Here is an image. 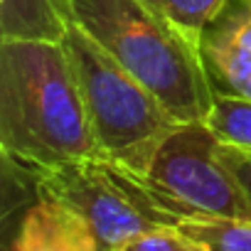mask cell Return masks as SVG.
Masks as SVG:
<instances>
[{
    "mask_svg": "<svg viewBox=\"0 0 251 251\" xmlns=\"http://www.w3.org/2000/svg\"><path fill=\"white\" fill-rule=\"evenodd\" d=\"M0 148L37 173L101 155L62 42L0 40Z\"/></svg>",
    "mask_w": 251,
    "mask_h": 251,
    "instance_id": "6da1fadb",
    "label": "cell"
},
{
    "mask_svg": "<svg viewBox=\"0 0 251 251\" xmlns=\"http://www.w3.org/2000/svg\"><path fill=\"white\" fill-rule=\"evenodd\" d=\"M69 18L148 86L177 123L207 121L214 91L200 47L143 0H67Z\"/></svg>",
    "mask_w": 251,
    "mask_h": 251,
    "instance_id": "7a4b0ae2",
    "label": "cell"
},
{
    "mask_svg": "<svg viewBox=\"0 0 251 251\" xmlns=\"http://www.w3.org/2000/svg\"><path fill=\"white\" fill-rule=\"evenodd\" d=\"M62 45L76 72L101 155L136 175H148L155 153L180 123L148 86L126 72L76 23L69 20Z\"/></svg>",
    "mask_w": 251,
    "mask_h": 251,
    "instance_id": "3957f363",
    "label": "cell"
},
{
    "mask_svg": "<svg viewBox=\"0 0 251 251\" xmlns=\"http://www.w3.org/2000/svg\"><path fill=\"white\" fill-rule=\"evenodd\" d=\"M37 195L54 197L79 212L103 251L158 226H177L143 175L103 155L37 173Z\"/></svg>",
    "mask_w": 251,
    "mask_h": 251,
    "instance_id": "277c9868",
    "label": "cell"
},
{
    "mask_svg": "<svg viewBox=\"0 0 251 251\" xmlns=\"http://www.w3.org/2000/svg\"><path fill=\"white\" fill-rule=\"evenodd\" d=\"M143 177L177 224L185 219H251V197L219 158V138L204 121L180 123Z\"/></svg>",
    "mask_w": 251,
    "mask_h": 251,
    "instance_id": "5b68a950",
    "label": "cell"
},
{
    "mask_svg": "<svg viewBox=\"0 0 251 251\" xmlns=\"http://www.w3.org/2000/svg\"><path fill=\"white\" fill-rule=\"evenodd\" d=\"M214 96L251 101V0H226L200 35Z\"/></svg>",
    "mask_w": 251,
    "mask_h": 251,
    "instance_id": "8992f818",
    "label": "cell"
},
{
    "mask_svg": "<svg viewBox=\"0 0 251 251\" xmlns=\"http://www.w3.org/2000/svg\"><path fill=\"white\" fill-rule=\"evenodd\" d=\"M10 251H103L91 224L69 204L37 195L23 214Z\"/></svg>",
    "mask_w": 251,
    "mask_h": 251,
    "instance_id": "52a82bcc",
    "label": "cell"
},
{
    "mask_svg": "<svg viewBox=\"0 0 251 251\" xmlns=\"http://www.w3.org/2000/svg\"><path fill=\"white\" fill-rule=\"evenodd\" d=\"M69 20L67 0H0V40L62 42Z\"/></svg>",
    "mask_w": 251,
    "mask_h": 251,
    "instance_id": "ba28073f",
    "label": "cell"
},
{
    "mask_svg": "<svg viewBox=\"0 0 251 251\" xmlns=\"http://www.w3.org/2000/svg\"><path fill=\"white\" fill-rule=\"evenodd\" d=\"M177 229L207 251H251V219H185Z\"/></svg>",
    "mask_w": 251,
    "mask_h": 251,
    "instance_id": "9c48e42d",
    "label": "cell"
},
{
    "mask_svg": "<svg viewBox=\"0 0 251 251\" xmlns=\"http://www.w3.org/2000/svg\"><path fill=\"white\" fill-rule=\"evenodd\" d=\"M204 123L214 131L219 143L251 151V101L236 96H214Z\"/></svg>",
    "mask_w": 251,
    "mask_h": 251,
    "instance_id": "30bf717a",
    "label": "cell"
},
{
    "mask_svg": "<svg viewBox=\"0 0 251 251\" xmlns=\"http://www.w3.org/2000/svg\"><path fill=\"white\" fill-rule=\"evenodd\" d=\"M170 23H175L200 47V35L226 0H143Z\"/></svg>",
    "mask_w": 251,
    "mask_h": 251,
    "instance_id": "8fae6325",
    "label": "cell"
},
{
    "mask_svg": "<svg viewBox=\"0 0 251 251\" xmlns=\"http://www.w3.org/2000/svg\"><path fill=\"white\" fill-rule=\"evenodd\" d=\"M111 251H207L177 226H158L121 241Z\"/></svg>",
    "mask_w": 251,
    "mask_h": 251,
    "instance_id": "7c38bea8",
    "label": "cell"
},
{
    "mask_svg": "<svg viewBox=\"0 0 251 251\" xmlns=\"http://www.w3.org/2000/svg\"><path fill=\"white\" fill-rule=\"evenodd\" d=\"M219 158L224 160V165L234 173V177L241 182V187L251 197V151L219 143Z\"/></svg>",
    "mask_w": 251,
    "mask_h": 251,
    "instance_id": "4fadbf2b",
    "label": "cell"
}]
</instances>
